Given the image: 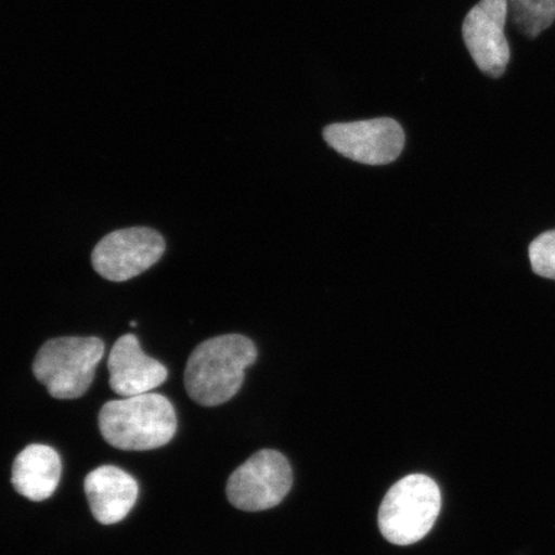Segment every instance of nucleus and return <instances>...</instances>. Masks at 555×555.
<instances>
[{"label": "nucleus", "instance_id": "12", "mask_svg": "<svg viewBox=\"0 0 555 555\" xmlns=\"http://www.w3.org/2000/svg\"><path fill=\"white\" fill-rule=\"evenodd\" d=\"M508 20L526 38L535 39L555 21V0H508Z\"/></svg>", "mask_w": 555, "mask_h": 555}, {"label": "nucleus", "instance_id": "2", "mask_svg": "<svg viewBox=\"0 0 555 555\" xmlns=\"http://www.w3.org/2000/svg\"><path fill=\"white\" fill-rule=\"evenodd\" d=\"M99 423L103 439L111 447L127 451L163 448L172 440L178 428L170 400L155 392L106 402Z\"/></svg>", "mask_w": 555, "mask_h": 555}, {"label": "nucleus", "instance_id": "11", "mask_svg": "<svg viewBox=\"0 0 555 555\" xmlns=\"http://www.w3.org/2000/svg\"><path fill=\"white\" fill-rule=\"evenodd\" d=\"M61 457L54 449L33 443L17 455L12 467L13 488L29 501L43 502L61 480Z\"/></svg>", "mask_w": 555, "mask_h": 555}, {"label": "nucleus", "instance_id": "8", "mask_svg": "<svg viewBox=\"0 0 555 555\" xmlns=\"http://www.w3.org/2000/svg\"><path fill=\"white\" fill-rule=\"evenodd\" d=\"M508 0H480L463 21V39L480 72L492 79L501 78L511 61L505 37Z\"/></svg>", "mask_w": 555, "mask_h": 555}, {"label": "nucleus", "instance_id": "3", "mask_svg": "<svg viewBox=\"0 0 555 555\" xmlns=\"http://www.w3.org/2000/svg\"><path fill=\"white\" fill-rule=\"evenodd\" d=\"M441 503L439 485L431 477L418 474L401 478L379 506V531L395 545L418 543L433 530Z\"/></svg>", "mask_w": 555, "mask_h": 555}, {"label": "nucleus", "instance_id": "1", "mask_svg": "<svg viewBox=\"0 0 555 555\" xmlns=\"http://www.w3.org/2000/svg\"><path fill=\"white\" fill-rule=\"evenodd\" d=\"M258 347L246 336L224 335L206 339L193 350L184 372L189 397L211 408L238 393L248 366L258 360Z\"/></svg>", "mask_w": 555, "mask_h": 555}, {"label": "nucleus", "instance_id": "14", "mask_svg": "<svg viewBox=\"0 0 555 555\" xmlns=\"http://www.w3.org/2000/svg\"><path fill=\"white\" fill-rule=\"evenodd\" d=\"M131 327H137V322H130Z\"/></svg>", "mask_w": 555, "mask_h": 555}, {"label": "nucleus", "instance_id": "9", "mask_svg": "<svg viewBox=\"0 0 555 555\" xmlns=\"http://www.w3.org/2000/svg\"><path fill=\"white\" fill-rule=\"evenodd\" d=\"M109 386L122 398L149 393L165 384L169 371L143 352L135 335L121 336L108 358Z\"/></svg>", "mask_w": 555, "mask_h": 555}, {"label": "nucleus", "instance_id": "13", "mask_svg": "<svg viewBox=\"0 0 555 555\" xmlns=\"http://www.w3.org/2000/svg\"><path fill=\"white\" fill-rule=\"evenodd\" d=\"M533 272L555 281V231L539 235L529 247Z\"/></svg>", "mask_w": 555, "mask_h": 555}, {"label": "nucleus", "instance_id": "6", "mask_svg": "<svg viewBox=\"0 0 555 555\" xmlns=\"http://www.w3.org/2000/svg\"><path fill=\"white\" fill-rule=\"evenodd\" d=\"M165 249L166 242L155 229H119L96 243L92 266L104 280L127 282L154 267L163 258Z\"/></svg>", "mask_w": 555, "mask_h": 555}, {"label": "nucleus", "instance_id": "10", "mask_svg": "<svg viewBox=\"0 0 555 555\" xmlns=\"http://www.w3.org/2000/svg\"><path fill=\"white\" fill-rule=\"evenodd\" d=\"M85 490L90 511L102 525L120 522L133 509L138 499L134 477L115 466H102L87 476Z\"/></svg>", "mask_w": 555, "mask_h": 555}, {"label": "nucleus", "instance_id": "5", "mask_svg": "<svg viewBox=\"0 0 555 555\" xmlns=\"http://www.w3.org/2000/svg\"><path fill=\"white\" fill-rule=\"evenodd\" d=\"M294 475L286 456L263 449L235 469L227 483V496L235 508L261 512L274 508L293 488Z\"/></svg>", "mask_w": 555, "mask_h": 555}, {"label": "nucleus", "instance_id": "4", "mask_svg": "<svg viewBox=\"0 0 555 555\" xmlns=\"http://www.w3.org/2000/svg\"><path fill=\"white\" fill-rule=\"evenodd\" d=\"M103 356L104 343L99 337L53 338L35 357L34 376L54 399H79L92 386Z\"/></svg>", "mask_w": 555, "mask_h": 555}, {"label": "nucleus", "instance_id": "7", "mask_svg": "<svg viewBox=\"0 0 555 555\" xmlns=\"http://www.w3.org/2000/svg\"><path fill=\"white\" fill-rule=\"evenodd\" d=\"M323 135L339 155L372 166L393 163L405 144L404 130L390 117L333 124L324 129Z\"/></svg>", "mask_w": 555, "mask_h": 555}]
</instances>
